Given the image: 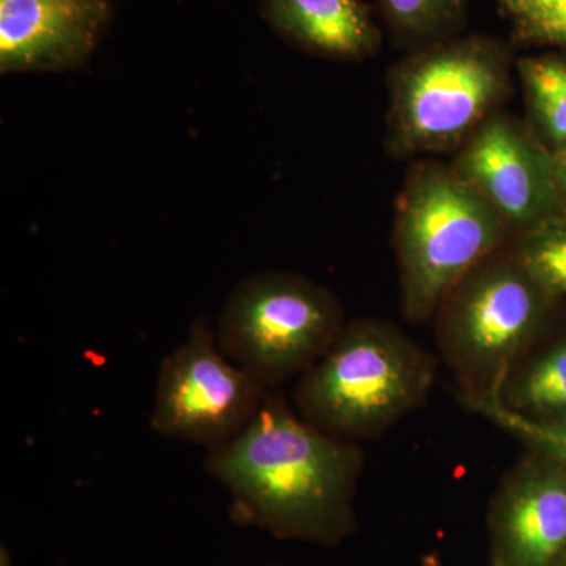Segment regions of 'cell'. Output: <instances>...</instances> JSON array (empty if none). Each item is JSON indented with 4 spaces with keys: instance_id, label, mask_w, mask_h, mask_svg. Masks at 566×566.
<instances>
[{
    "instance_id": "6da1fadb",
    "label": "cell",
    "mask_w": 566,
    "mask_h": 566,
    "mask_svg": "<svg viewBox=\"0 0 566 566\" xmlns=\"http://www.w3.org/2000/svg\"><path fill=\"white\" fill-rule=\"evenodd\" d=\"M363 463L356 442L323 433L273 392L243 431L205 458L208 474L232 497L234 521L319 545H335L356 527Z\"/></svg>"
},
{
    "instance_id": "7a4b0ae2",
    "label": "cell",
    "mask_w": 566,
    "mask_h": 566,
    "mask_svg": "<svg viewBox=\"0 0 566 566\" xmlns=\"http://www.w3.org/2000/svg\"><path fill=\"white\" fill-rule=\"evenodd\" d=\"M434 370L433 356L394 324L356 319L301 375L294 403L323 433L352 442L375 438L423 403Z\"/></svg>"
},
{
    "instance_id": "3957f363",
    "label": "cell",
    "mask_w": 566,
    "mask_h": 566,
    "mask_svg": "<svg viewBox=\"0 0 566 566\" xmlns=\"http://www.w3.org/2000/svg\"><path fill=\"white\" fill-rule=\"evenodd\" d=\"M510 229L450 166L416 164L398 193L395 251L401 308L427 322L480 263L501 251Z\"/></svg>"
},
{
    "instance_id": "277c9868",
    "label": "cell",
    "mask_w": 566,
    "mask_h": 566,
    "mask_svg": "<svg viewBox=\"0 0 566 566\" xmlns=\"http://www.w3.org/2000/svg\"><path fill=\"white\" fill-rule=\"evenodd\" d=\"M510 51L488 36L442 40L389 76V140L398 155L455 150L510 93Z\"/></svg>"
},
{
    "instance_id": "5b68a950",
    "label": "cell",
    "mask_w": 566,
    "mask_h": 566,
    "mask_svg": "<svg viewBox=\"0 0 566 566\" xmlns=\"http://www.w3.org/2000/svg\"><path fill=\"white\" fill-rule=\"evenodd\" d=\"M551 300L513 251L495 252L449 293L436 312L438 342L463 401L499 397L542 333Z\"/></svg>"
},
{
    "instance_id": "8992f818",
    "label": "cell",
    "mask_w": 566,
    "mask_h": 566,
    "mask_svg": "<svg viewBox=\"0 0 566 566\" xmlns=\"http://www.w3.org/2000/svg\"><path fill=\"white\" fill-rule=\"evenodd\" d=\"M345 327L333 293L303 275L253 274L238 283L219 316L221 352L273 390L304 375Z\"/></svg>"
},
{
    "instance_id": "52a82bcc",
    "label": "cell",
    "mask_w": 566,
    "mask_h": 566,
    "mask_svg": "<svg viewBox=\"0 0 566 566\" xmlns=\"http://www.w3.org/2000/svg\"><path fill=\"white\" fill-rule=\"evenodd\" d=\"M270 392L221 352L216 331L199 319L159 367L151 428L211 450L243 431Z\"/></svg>"
},
{
    "instance_id": "ba28073f",
    "label": "cell",
    "mask_w": 566,
    "mask_h": 566,
    "mask_svg": "<svg viewBox=\"0 0 566 566\" xmlns=\"http://www.w3.org/2000/svg\"><path fill=\"white\" fill-rule=\"evenodd\" d=\"M450 167L510 230L527 232L565 214L554 182L553 153L526 126L499 111L458 148Z\"/></svg>"
},
{
    "instance_id": "9c48e42d",
    "label": "cell",
    "mask_w": 566,
    "mask_h": 566,
    "mask_svg": "<svg viewBox=\"0 0 566 566\" xmlns=\"http://www.w3.org/2000/svg\"><path fill=\"white\" fill-rule=\"evenodd\" d=\"M494 566H560L566 469L531 452L502 480L490 513Z\"/></svg>"
},
{
    "instance_id": "30bf717a",
    "label": "cell",
    "mask_w": 566,
    "mask_h": 566,
    "mask_svg": "<svg viewBox=\"0 0 566 566\" xmlns=\"http://www.w3.org/2000/svg\"><path fill=\"white\" fill-rule=\"evenodd\" d=\"M111 18V0H0V73L82 69Z\"/></svg>"
},
{
    "instance_id": "8fae6325",
    "label": "cell",
    "mask_w": 566,
    "mask_h": 566,
    "mask_svg": "<svg viewBox=\"0 0 566 566\" xmlns=\"http://www.w3.org/2000/svg\"><path fill=\"white\" fill-rule=\"evenodd\" d=\"M260 13L281 39L331 61H364L381 44L360 0H262Z\"/></svg>"
},
{
    "instance_id": "7c38bea8",
    "label": "cell",
    "mask_w": 566,
    "mask_h": 566,
    "mask_svg": "<svg viewBox=\"0 0 566 566\" xmlns=\"http://www.w3.org/2000/svg\"><path fill=\"white\" fill-rule=\"evenodd\" d=\"M495 400L536 422L566 420V340L517 365Z\"/></svg>"
},
{
    "instance_id": "4fadbf2b",
    "label": "cell",
    "mask_w": 566,
    "mask_h": 566,
    "mask_svg": "<svg viewBox=\"0 0 566 566\" xmlns=\"http://www.w3.org/2000/svg\"><path fill=\"white\" fill-rule=\"evenodd\" d=\"M528 111L551 153L566 148V57L538 55L517 61Z\"/></svg>"
},
{
    "instance_id": "5bb4252c",
    "label": "cell",
    "mask_w": 566,
    "mask_h": 566,
    "mask_svg": "<svg viewBox=\"0 0 566 566\" xmlns=\"http://www.w3.org/2000/svg\"><path fill=\"white\" fill-rule=\"evenodd\" d=\"M397 39L428 44L447 40L463 20L468 0H376Z\"/></svg>"
},
{
    "instance_id": "9a60e30c",
    "label": "cell",
    "mask_w": 566,
    "mask_h": 566,
    "mask_svg": "<svg viewBox=\"0 0 566 566\" xmlns=\"http://www.w3.org/2000/svg\"><path fill=\"white\" fill-rule=\"evenodd\" d=\"M513 253L551 297L566 294V214L521 233Z\"/></svg>"
},
{
    "instance_id": "2e32d148",
    "label": "cell",
    "mask_w": 566,
    "mask_h": 566,
    "mask_svg": "<svg viewBox=\"0 0 566 566\" xmlns=\"http://www.w3.org/2000/svg\"><path fill=\"white\" fill-rule=\"evenodd\" d=\"M463 403L468 405L472 411L486 417L495 427L515 436L517 441L527 447L528 452L538 453L566 469V420H557V422L528 420L510 411L495 398L469 400Z\"/></svg>"
},
{
    "instance_id": "e0dca14e",
    "label": "cell",
    "mask_w": 566,
    "mask_h": 566,
    "mask_svg": "<svg viewBox=\"0 0 566 566\" xmlns=\"http://www.w3.org/2000/svg\"><path fill=\"white\" fill-rule=\"evenodd\" d=\"M506 11L520 39L566 46V0H542Z\"/></svg>"
},
{
    "instance_id": "ac0fdd59",
    "label": "cell",
    "mask_w": 566,
    "mask_h": 566,
    "mask_svg": "<svg viewBox=\"0 0 566 566\" xmlns=\"http://www.w3.org/2000/svg\"><path fill=\"white\" fill-rule=\"evenodd\" d=\"M553 174L558 200L566 214V148L553 153Z\"/></svg>"
},
{
    "instance_id": "d6986e66",
    "label": "cell",
    "mask_w": 566,
    "mask_h": 566,
    "mask_svg": "<svg viewBox=\"0 0 566 566\" xmlns=\"http://www.w3.org/2000/svg\"><path fill=\"white\" fill-rule=\"evenodd\" d=\"M504 6L505 10L513 9V7L524 6V3L542 2V0H499Z\"/></svg>"
},
{
    "instance_id": "ffe728a7",
    "label": "cell",
    "mask_w": 566,
    "mask_h": 566,
    "mask_svg": "<svg viewBox=\"0 0 566 566\" xmlns=\"http://www.w3.org/2000/svg\"><path fill=\"white\" fill-rule=\"evenodd\" d=\"M0 562H2V566H10V554L6 553V547H2V558H0Z\"/></svg>"
},
{
    "instance_id": "44dd1931",
    "label": "cell",
    "mask_w": 566,
    "mask_h": 566,
    "mask_svg": "<svg viewBox=\"0 0 566 566\" xmlns=\"http://www.w3.org/2000/svg\"><path fill=\"white\" fill-rule=\"evenodd\" d=\"M560 566H566V557H565V560L562 562Z\"/></svg>"
}]
</instances>
